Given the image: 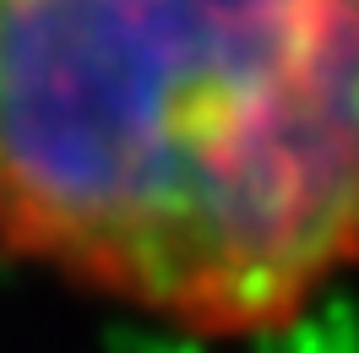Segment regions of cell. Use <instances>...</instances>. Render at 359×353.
Returning <instances> with one entry per match:
<instances>
[{
    "instance_id": "cell-1",
    "label": "cell",
    "mask_w": 359,
    "mask_h": 353,
    "mask_svg": "<svg viewBox=\"0 0 359 353\" xmlns=\"http://www.w3.org/2000/svg\"><path fill=\"white\" fill-rule=\"evenodd\" d=\"M0 266L185 348L359 283V0H0Z\"/></svg>"
}]
</instances>
